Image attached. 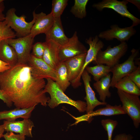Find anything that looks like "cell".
Segmentation results:
<instances>
[{
  "mask_svg": "<svg viewBox=\"0 0 140 140\" xmlns=\"http://www.w3.org/2000/svg\"><path fill=\"white\" fill-rule=\"evenodd\" d=\"M44 79L32 75L27 64H17L0 73V88L16 108H28L40 104L47 106L50 97L44 91Z\"/></svg>",
  "mask_w": 140,
  "mask_h": 140,
  "instance_id": "obj_1",
  "label": "cell"
},
{
  "mask_svg": "<svg viewBox=\"0 0 140 140\" xmlns=\"http://www.w3.org/2000/svg\"><path fill=\"white\" fill-rule=\"evenodd\" d=\"M47 82L44 89L45 93H48L50 96L47 105L51 108H54L61 104L66 103L73 106L80 112L86 111V102L78 100H74L67 96L64 92L52 80L46 79Z\"/></svg>",
  "mask_w": 140,
  "mask_h": 140,
  "instance_id": "obj_2",
  "label": "cell"
},
{
  "mask_svg": "<svg viewBox=\"0 0 140 140\" xmlns=\"http://www.w3.org/2000/svg\"><path fill=\"white\" fill-rule=\"evenodd\" d=\"M126 42H121L118 45L111 47L110 45L104 51L98 52L96 60L92 63L95 64H106L111 68L119 63L121 58L125 54L128 49Z\"/></svg>",
  "mask_w": 140,
  "mask_h": 140,
  "instance_id": "obj_3",
  "label": "cell"
},
{
  "mask_svg": "<svg viewBox=\"0 0 140 140\" xmlns=\"http://www.w3.org/2000/svg\"><path fill=\"white\" fill-rule=\"evenodd\" d=\"M117 93L122 104V108L132 120L135 127L140 123V100L139 96L128 93L117 89Z\"/></svg>",
  "mask_w": 140,
  "mask_h": 140,
  "instance_id": "obj_4",
  "label": "cell"
},
{
  "mask_svg": "<svg viewBox=\"0 0 140 140\" xmlns=\"http://www.w3.org/2000/svg\"><path fill=\"white\" fill-rule=\"evenodd\" d=\"M14 8L9 9L5 16V20L8 25L16 32V36L24 37L30 34L32 28L35 21L33 17L32 20L27 22L26 21V16L24 15L19 17L16 13Z\"/></svg>",
  "mask_w": 140,
  "mask_h": 140,
  "instance_id": "obj_5",
  "label": "cell"
},
{
  "mask_svg": "<svg viewBox=\"0 0 140 140\" xmlns=\"http://www.w3.org/2000/svg\"><path fill=\"white\" fill-rule=\"evenodd\" d=\"M34 38L30 34L17 39L6 40L15 50L17 57V64H27Z\"/></svg>",
  "mask_w": 140,
  "mask_h": 140,
  "instance_id": "obj_6",
  "label": "cell"
},
{
  "mask_svg": "<svg viewBox=\"0 0 140 140\" xmlns=\"http://www.w3.org/2000/svg\"><path fill=\"white\" fill-rule=\"evenodd\" d=\"M126 0L122 1L117 0H103L92 5V7L101 11L105 8L110 9L114 10L122 17H127L132 21L131 26L134 27L140 23V19L131 13L128 10Z\"/></svg>",
  "mask_w": 140,
  "mask_h": 140,
  "instance_id": "obj_7",
  "label": "cell"
},
{
  "mask_svg": "<svg viewBox=\"0 0 140 140\" xmlns=\"http://www.w3.org/2000/svg\"><path fill=\"white\" fill-rule=\"evenodd\" d=\"M131 54L123 62L117 64L111 68L113 76L111 79L110 87L114 88L117 82L120 79L128 75L137 68L134 60L139 53L137 49L132 48Z\"/></svg>",
  "mask_w": 140,
  "mask_h": 140,
  "instance_id": "obj_8",
  "label": "cell"
},
{
  "mask_svg": "<svg viewBox=\"0 0 140 140\" xmlns=\"http://www.w3.org/2000/svg\"><path fill=\"white\" fill-rule=\"evenodd\" d=\"M87 51L85 46L79 40L77 32L75 31L66 44L60 46L58 54L59 61L64 62L78 55L87 53Z\"/></svg>",
  "mask_w": 140,
  "mask_h": 140,
  "instance_id": "obj_9",
  "label": "cell"
},
{
  "mask_svg": "<svg viewBox=\"0 0 140 140\" xmlns=\"http://www.w3.org/2000/svg\"><path fill=\"white\" fill-rule=\"evenodd\" d=\"M85 41L89 45V48L87 51L85 62L80 74L76 80L71 84L74 88H77L81 85V79L83 72L90 63L96 60L98 52L104 46V43L100 40L97 35L94 37H90L86 39Z\"/></svg>",
  "mask_w": 140,
  "mask_h": 140,
  "instance_id": "obj_10",
  "label": "cell"
},
{
  "mask_svg": "<svg viewBox=\"0 0 140 140\" xmlns=\"http://www.w3.org/2000/svg\"><path fill=\"white\" fill-rule=\"evenodd\" d=\"M27 64L30 67L32 76L36 79L49 78L55 81V71L46 63L42 58H36L31 54Z\"/></svg>",
  "mask_w": 140,
  "mask_h": 140,
  "instance_id": "obj_11",
  "label": "cell"
},
{
  "mask_svg": "<svg viewBox=\"0 0 140 140\" xmlns=\"http://www.w3.org/2000/svg\"><path fill=\"white\" fill-rule=\"evenodd\" d=\"M110 29L101 32L98 35L99 38L107 41L117 39L121 42L128 41L136 32V30L131 26L124 28H121L115 24L110 26Z\"/></svg>",
  "mask_w": 140,
  "mask_h": 140,
  "instance_id": "obj_12",
  "label": "cell"
},
{
  "mask_svg": "<svg viewBox=\"0 0 140 140\" xmlns=\"http://www.w3.org/2000/svg\"><path fill=\"white\" fill-rule=\"evenodd\" d=\"M32 13L35 21L30 34L34 38L40 34H45L53 25L54 18L51 13L47 15L43 12L36 13L34 11Z\"/></svg>",
  "mask_w": 140,
  "mask_h": 140,
  "instance_id": "obj_13",
  "label": "cell"
},
{
  "mask_svg": "<svg viewBox=\"0 0 140 140\" xmlns=\"http://www.w3.org/2000/svg\"><path fill=\"white\" fill-rule=\"evenodd\" d=\"M7 132H15L30 137H33L32 130L34 127L33 121L29 118L21 121H4L3 124Z\"/></svg>",
  "mask_w": 140,
  "mask_h": 140,
  "instance_id": "obj_14",
  "label": "cell"
},
{
  "mask_svg": "<svg viewBox=\"0 0 140 140\" xmlns=\"http://www.w3.org/2000/svg\"><path fill=\"white\" fill-rule=\"evenodd\" d=\"M81 77L84 84L86 93V96L84 99L86 101L87 106L86 111L87 114L92 112L94 108L97 106L106 105L107 103L100 101L96 98L95 93L90 86L91 76L86 69L83 72Z\"/></svg>",
  "mask_w": 140,
  "mask_h": 140,
  "instance_id": "obj_15",
  "label": "cell"
},
{
  "mask_svg": "<svg viewBox=\"0 0 140 140\" xmlns=\"http://www.w3.org/2000/svg\"><path fill=\"white\" fill-rule=\"evenodd\" d=\"M104 107L100 108L95 111L83 115L80 117H76L72 116L75 120V122L73 124H76L79 122L83 121H89L94 116H111L125 114L122 107L120 104L112 106L107 104Z\"/></svg>",
  "mask_w": 140,
  "mask_h": 140,
  "instance_id": "obj_16",
  "label": "cell"
},
{
  "mask_svg": "<svg viewBox=\"0 0 140 140\" xmlns=\"http://www.w3.org/2000/svg\"><path fill=\"white\" fill-rule=\"evenodd\" d=\"M87 53L69 58L64 62L71 84L78 78L82 69Z\"/></svg>",
  "mask_w": 140,
  "mask_h": 140,
  "instance_id": "obj_17",
  "label": "cell"
},
{
  "mask_svg": "<svg viewBox=\"0 0 140 140\" xmlns=\"http://www.w3.org/2000/svg\"><path fill=\"white\" fill-rule=\"evenodd\" d=\"M44 43L45 48L42 59L55 70L60 62L58 54L60 45L51 40L46 41Z\"/></svg>",
  "mask_w": 140,
  "mask_h": 140,
  "instance_id": "obj_18",
  "label": "cell"
},
{
  "mask_svg": "<svg viewBox=\"0 0 140 140\" xmlns=\"http://www.w3.org/2000/svg\"><path fill=\"white\" fill-rule=\"evenodd\" d=\"M45 35L46 41L51 40L60 46L66 44L69 39L64 33L60 18H54L53 25Z\"/></svg>",
  "mask_w": 140,
  "mask_h": 140,
  "instance_id": "obj_19",
  "label": "cell"
},
{
  "mask_svg": "<svg viewBox=\"0 0 140 140\" xmlns=\"http://www.w3.org/2000/svg\"><path fill=\"white\" fill-rule=\"evenodd\" d=\"M36 106L28 108H18L0 111V121L5 120L11 121L19 118H29Z\"/></svg>",
  "mask_w": 140,
  "mask_h": 140,
  "instance_id": "obj_20",
  "label": "cell"
},
{
  "mask_svg": "<svg viewBox=\"0 0 140 140\" xmlns=\"http://www.w3.org/2000/svg\"><path fill=\"white\" fill-rule=\"evenodd\" d=\"M111 74L110 73L106 76L95 81L93 86L99 95V99L101 102L106 103V100L107 97L111 96L109 90L111 82Z\"/></svg>",
  "mask_w": 140,
  "mask_h": 140,
  "instance_id": "obj_21",
  "label": "cell"
},
{
  "mask_svg": "<svg viewBox=\"0 0 140 140\" xmlns=\"http://www.w3.org/2000/svg\"><path fill=\"white\" fill-rule=\"evenodd\" d=\"M0 59L9 64L12 66L17 63V57L14 49L6 40L0 42Z\"/></svg>",
  "mask_w": 140,
  "mask_h": 140,
  "instance_id": "obj_22",
  "label": "cell"
},
{
  "mask_svg": "<svg viewBox=\"0 0 140 140\" xmlns=\"http://www.w3.org/2000/svg\"><path fill=\"white\" fill-rule=\"evenodd\" d=\"M55 70L57 76V78L55 82L64 92L71 84L65 62H60Z\"/></svg>",
  "mask_w": 140,
  "mask_h": 140,
  "instance_id": "obj_23",
  "label": "cell"
},
{
  "mask_svg": "<svg viewBox=\"0 0 140 140\" xmlns=\"http://www.w3.org/2000/svg\"><path fill=\"white\" fill-rule=\"evenodd\" d=\"M114 87L128 93L139 96L140 95V89L131 80L128 75L119 80Z\"/></svg>",
  "mask_w": 140,
  "mask_h": 140,
  "instance_id": "obj_24",
  "label": "cell"
},
{
  "mask_svg": "<svg viewBox=\"0 0 140 140\" xmlns=\"http://www.w3.org/2000/svg\"><path fill=\"white\" fill-rule=\"evenodd\" d=\"M85 69L93 75L94 80L96 81L109 74L111 67L103 64H98L93 66H88Z\"/></svg>",
  "mask_w": 140,
  "mask_h": 140,
  "instance_id": "obj_25",
  "label": "cell"
},
{
  "mask_svg": "<svg viewBox=\"0 0 140 140\" xmlns=\"http://www.w3.org/2000/svg\"><path fill=\"white\" fill-rule=\"evenodd\" d=\"M88 0H75L74 4L72 7L71 12L76 17L82 19L86 16V7Z\"/></svg>",
  "mask_w": 140,
  "mask_h": 140,
  "instance_id": "obj_26",
  "label": "cell"
},
{
  "mask_svg": "<svg viewBox=\"0 0 140 140\" xmlns=\"http://www.w3.org/2000/svg\"><path fill=\"white\" fill-rule=\"evenodd\" d=\"M68 0H53L50 12L54 18H60L68 4Z\"/></svg>",
  "mask_w": 140,
  "mask_h": 140,
  "instance_id": "obj_27",
  "label": "cell"
},
{
  "mask_svg": "<svg viewBox=\"0 0 140 140\" xmlns=\"http://www.w3.org/2000/svg\"><path fill=\"white\" fill-rule=\"evenodd\" d=\"M16 36L5 20L0 21V42L4 40L15 38Z\"/></svg>",
  "mask_w": 140,
  "mask_h": 140,
  "instance_id": "obj_28",
  "label": "cell"
},
{
  "mask_svg": "<svg viewBox=\"0 0 140 140\" xmlns=\"http://www.w3.org/2000/svg\"><path fill=\"white\" fill-rule=\"evenodd\" d=\"M101 123L103 128L107 132L108 140H112L113 132L118 124L117 121L108 118L102 120Z\"/></svg>",
  "mask_w": 140,
  "mask_h": 140,
  "instance_id": "obj_29",
  "label": "cell"
},
{
  "mask_svg": "<svg viewBox=\"0 0 140 140\" xmlns=\"http://www.w3.org/2000/svg\"><path fill=\"white\" fill-rule=\"evenodd\" d=\"M45 45L44 42H38L33 46L32 54L35 57L42 58L44 54Z\"/></svg>",
  "mask_w": 140,
  "mask_h": 140,
  "instance_id": "obj_30",
  "label": "cell"
},
{
  "mask_svg": "<svg viewBox=\"0 0 140 140\" xmlns=\"http://www.w3.org/2000/svg\"><path fill=\"white\" fill-rule=\"evenodd\" d=\"M131 80L140 89V65L135 70L128 75Z\"/></svg>",
  "mask_w": 140,
  "mask_h": 140,
  "instance_id": "obj_31",
  "label": "cell"
},
{
  "mask_svg": "<svg viewBox=\"0 0 140 140\" xmlns=\"http://www.w3.org/2000/svg\"><path fill=\"white\" fill-rule=\"evenodd\" d=\"M5 140H25V136L20 134H16L11 132H7L4 134Z\"/></svg>",
  "mask_w": 140,
  "mask_h": 140,
  "instance_id": "obj_32",
  "label": "cell"
},
{
  "mask_svg": "<svg viewBox=\"0 0 140 140\" xmlns=\"http://www.w3.org/2000/svg\"><path fill=\"white\" fill-rule=\"evenodd\" d=\"M0 99L2 100L7 107H10L12 106V103L3 91L0 88Z\"/></svg>",
  "mask_w": 140,
  "mask_h": 140,
  "instance_id": "obj_33",
  "label": "cell"
},
{
  "mask_svg": "<svg viewBox=\"0 0 140 140\" xmlns=\"http://www.w3.org/2000/svg\"><path fill=\"white\" fill-rule=\"evenodd\" d=\"M133 138V137L130 134L122 133L116 135L113 140H132Z\"/></svg>",
  "mask_w": 140,
  "mask_h": 140,
  "instance_id": "obj_34",
  "label": "cell"
},
{
  "mask_svg": "<svg viewBox=\"0 0 140 140\" xmlns=\"http://www.w3.org/2000/svg\"><path fill=\"white\" fill-rule=\"evenodd\" d=\"M11 67L9 64L0 59V73L9 69Z\"/></svg>",
  "mask_w": 140,
  "mask_h": 140,
  "instance_id": "obj_35",
  "label": "cell"
},
{
  "mask_svg": "<svg viewBox=\"0 0 140 140\" xmlns=\"http://www.w3.org/2000/svg\"><path fill=\"white\" fill-rule=\"evenodd\" d=\"M3 1L0 2V21L5 20V16L3 13L5 8Z\"/></svg>",
  "mask_w": 140,
  "mask_h": 140,
  "instance_id": "obj_36",
  "label": "cell"
},
{
  "mask_svg": "<svg viewBox=\"0 0 140 140\" xmlns=\"http://www.w3.org/2000/svg\"><path fill=\"white\" fill-rule=\"evenodd\" d=\"M128 3H130L135 6L138 10H140V0H126Z\"/></svg>",
  "mask_w": 140,
  "mask_h": 140,
  "instance_id": "obj_37",
  "label": "cell"
},
{
  "mask_svg": "<svg viewBox=\"0 0 140 140\" xmlns=\"http://www.w3.org/2000/svg\"><path fill=\"white\" fill-rule=\"evenodd\" d=\"M5 131L3 124L0 125V139L3 137V133Z\"/></svg>",
  "mask_w": 140,
  "mask_h": 140,
  "instance_id": "obj_38",
  "label": "cell"
}]
</instances>
